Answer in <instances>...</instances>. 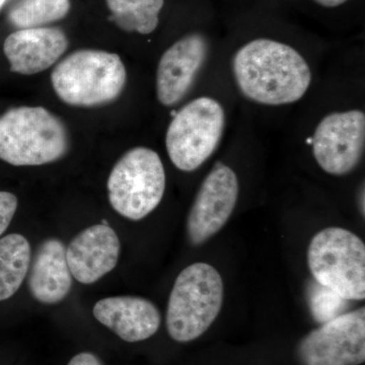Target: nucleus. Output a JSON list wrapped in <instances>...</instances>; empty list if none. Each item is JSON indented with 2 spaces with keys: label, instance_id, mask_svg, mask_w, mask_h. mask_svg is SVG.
Listing matches in <instances>:
<instances>
[{
  "label": "nucleus",
  "instance_id": "obj_1",
  "mask_svg": "<svg viewBox=\"0 0 365 365\" xmlns=\"http://www.w3.org/2000/svg\"><path fill=\"white\" fill-rule=\"evenodd\" d=\"M232 71L242 95L261 105L297 102L312 83L304 57L292 46L270 39L253 40L240 48Z\"/></svg>",
  "mask_w": 365,
  "mask_h": 365
},
{
  "label": "nucleus",
  "instance_id": "obj_2",
  "mask_svg": "<svg viewBox=\"0 0 365 365\" xmlns=\"http://www.w3.org/2000/svg\"><path fill=\"white\" fill-rule=\"evenodd\" d=\"M69 148L61 120L42 107H18L0 116V160L16 165L56 162Z\"/></svg>",
  "mask_w": 365,
  "mask_h": 365
},
{
  "label": "nucleus",
  "instance_id": "obj_3",
  "mask_svg": "<svg viewBox=\"0 0 365 365\" xmlns=\"http://www.w3.org/2000/svg\"><path fill=\"white\" fill-rule=\"evenodd\" d=\"M126 78V68L117 54L91 49L71 53L51 74L60 100L83 108L114 102L123 91Z\"/></svg>",
  "mask_w": 365,
  "mask_h": 365
},
{
  "label": "nucleus",
  "instance_id": "obj_4",
  "mask_svg": "<svg viewBox=\"0 0 365 365\" xmlns=\"http://www.w3.org/2000/svg\"><path fill=\"white\" fill-rule=\"evenodd\" d=\"M223 281L206 263L185 268L175 281L167 311V329L177 342L197 339L208 330L222 311Z\"/></svg>",
  "mask_w": 365,
  "mask_h": 365
},
{
  "label": "nucleus",
  "instance_id": "obj_5",
  "mask_svg": "<svg viewBox=\"0 0 365 365\" xmlns=\"http://www.w3.org/2000/svg\"><path fill=\"white\" fill-rule=\"evenodd\" d=\"M312 275L322 287L346 300L365 297V246L345 228L327 227L314 235L307 250Z\"/></svg>",
  "mask_w": 365,
  "mask_h": 365
},
{
  "label": "nucleus",
  "instance_id": "obj_6",
  "mask_svg": "<svg viewBox=\"0 0 365 365\" xmlns=\"http://www.w3.org/2000/svg\"><path fill=\"white\" fill-rule=\"evenodd\" d=\"M165 190L162 160L150 148H132L120 158L108 180L112 207L130 220H140L160 205Z\"/></svg>",
  "mask_w": 365,
  "mask_h": 365
},
{
  "label": "nucleus",
  "instance_id": "obj_7",
  "mask_svg": "<svg viewBox=\"0 0 365 365\" xmlns=\"http://www.w3.org/2000/svg\"><path fill=\"white\" fill-rule=\"evenodd\" d=\"M222 106L209 97L197 98L175 115L165 135V148L182 172L200 168L217 148L225 131Z\"/></svg>",
  "mask_w": 365,
  "mask_h": 365
},
{
  "label": "nucleus",
  "instance_id": "obj_8",
  "mask_svg": "<svg viewBox=\"0 0 365 365\" xmlns=\"http://www.w3.org/2000/svg\"><path fill=\"white\" fill-rule=\"evenodd\" d=\"M302 365H359L365 360L364 307L340 314L307 334L297 347Z\"/></svg>",
  "mask_w": 365,
  "mask_h": 365
},
{
  "label": "nucleus",
  "instance_id": "obj_9",
  "mask_svg": "<svg viewBox=\"0 0 365 365\" xmlns=\"http://www.w3.org/2000/svg\"><path fill=\"white\" fill-rule=\"evenodd\" d=\"M365 115L360 110L334 112L319 121L313 136L317 163L328 174L344 176L364 153Z\"/></svg>",
  "mask_w": 365,
  "mask_h": 365
},
{
  "label": "nucleus",
  "instance_id": "obj_10",
  "mask_svg": "<svg viewBox=\"0 0 365 365\" xmlns=\"http://www.w3.org/2000/svg\"><path fill=\"white\" fill-rule=\"evenodd\" d=\"M239 192L234 170L218 163L204 179L190 210L187 232L192 245H202L225 227L234 212Z\"/></svg>",
  "mask_w": 365,
  "mask_h": 365
},
{
  "label": "nucleus",
  "instance_id": "obj_11",
  "mask_svg": "<svg viewBox=\"0 0 365 365\" xmlns=\"http://www.w3.org/2000/svg\"><path fill=\"white\" fill-rule=\"evenodd\" d=\"M207 54V40L198 33L185 36L163 53L157 71V97L160 104L172 107L185 98Z\"/></svg>",
  "mask_w": 365,
  "mask_h": 365
},
{
  "label": "nucleus",
  "instance_id": "obj_12",
  "mask_svg": "<svg viewBox=\"0 0 365 365\" xmlns=\"http://www.w3.org/2000/svg\"><path fill=\"white\" fill-rule=\"evenodd\" d=\"M119 237L109 225H97L79 232L66 249L72 277L83 284H93L116 267Z\"/></svg>",
  "mask_w": 365,
  "mask_h": 365
},
{
  "label": "nucleus",
  "instance_id": "obj_13",
  "mask_svg": "<svg viewBox=\"0 0 365 365\" xmlns=\"http://www.w3.org/2000/svg\"><path fill=\"white\" fill-rule=\"evenodd\" d=\"M68 40L59 28L24 29L4 41V52L11 71L24 76L39 73L66 53Z\"/></svg>",
  "mask_w": 365,
  "mask_h": 365
},
{
  "label": "nucleus",
  "instance_id": "obj_14",
  "mask_svg": "<svg viewBox=\"0 0 365 365\" xmlns=\"http://www.w3.org/2000/svg\"><path fill=\"white\" fill-rule=\"evenodd\" d=\"M93 316L126 342L148 339L160 329L162 317L150 300L138 297H113L98 300Z\"/></svg>",
  "mask_w": 365,
  "mask_h": 365
},
{
  "label": "nucleus",
  "instance_id": "obj_15",
  "mask_svg": "<svg viewBox=\"0 0 365 365\" xmlns=\"http://www.w3.org/2000/svg\"><path fill=\"white\" fill-rule=\"evenodd\" d=\"M30 268L29 288L34 299L42 304H56L69 294L72 275L66 246L60 240H45L36 252Z\"/></svg>",
  "mask_w": 365,
  "mask_h": 365
},
{
  "label": "nucleus",
  "instance_id": "obj_16",
  "mask_svg": "<svg viewBox=\"0 0 365 365\" xmlns=\"http://www.w3.org/2000/svg\"><path fill=\"white\" fill-rule=\"evenodd\" d=\"M32 249L24 235L0 239V302L11 299L23 284L31 265Z\"/></svg>",
  "mask_w": 365,
  "mask_h": 365
},
{
  "label": "nucleus",
  "instance_id": "obj_17",
  "mask_svg": "<svg viewBox=\"0 0 365 365\" xmlns=\"http://www.w3.org/2000/svg\"><path fill=\"white\" fill-rule=\"evenodd\" d=\"M113 21L125 32L148 35L158 28L165 0H106Z\"/></svg>",
  "mask_w": 365,
  "mask_h": 365
},
{
  "label": "nucleus",
  "instance_id": "obj_18",
  "mask_svg": "<svg viewBox=\"0 0 365 365\" xmlns=\"http://www.w3.org/2000/svg\"><path fill=\"white\" fill-rule=\"evenodd\" d=\"M71 11V0H19L9 9L7 19L19 30L42 28L62 20Z\"/></svg>",
  "mask_w": 365,
  "mask_h": 365
},
{
  "label": "nucleus",
  "instance_id": "obj_19",
  "mask_svg": "<svg viewBox=\"0 0 365 365\" xmlns=\"http://www.w3.org/2000/svg\"><path fill=\"white\" fill-rule=\"evenodd\" d=\"M345 302L346 299L318 283V287L313 288L311 295L312 313L317 321L326 323L340 316Z\"/></svg>",
  "mask_w": 365,
  "mask_h": 365
},
{
  "label": "nucleus",
  "instance_id": "obj_20",
  "mask_svg": "<svg viewBox=\"0 0 365 365\" xmlns=\"http://www.w3.org/2000/svg\"><path fill=\"white\" fill-rule=\"evenodd\" d=\"M18 208V198L9 192H0V235L11 225Z\"/></svg>",
  "mask_w": 365,
  "mask_h": 365
},
{
  "label": "nucleus",
  "instance_id": "obj_21",
  "mask_svg": "<svg viewBox=\"0 0 365 365\" xmlns=\"http://www.w3.org/2000/svg\"><path fill=\"white\" fill-rule=\"evenodd\" d=\"M67 365H103V364L96 355L90 352H83L76 355Z\"/></svg>",
  "mask_w": 365,
  "mask_h": 365
},
{
  "label": "nucleus",
  "instance_id": "obj_22",
  "mask_svg": "<svg viewBox=\"0 0 365 365\" xmlns=\"http://www.w3.org/2000/svg\"><path fill=\"white\" fill-rule=\"evenodd\" d=\"M314 1L325 7H337L345 4L348 0H314Z\"/></svg>",
  "mask_w": 365,
  "mask_h": 365
},
{
  "label": "nucleus",
  "instance_id": "obj_23",
  "mask_svg": "<svg viewBox=\"0 0 365 365\" xmlns=\"http://www.w3.org/2000/svg\"><path fill=\"white\" fill-rule=\"evenodd\" d=\"M6 0H0V9L4 6V4H6Z\"/></svg>",
  "mask_w": 365,
  "mask_h": 365
}]
</instances>
